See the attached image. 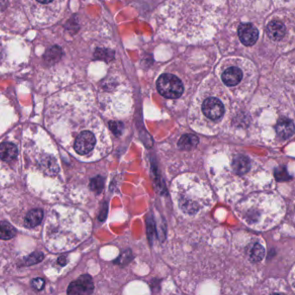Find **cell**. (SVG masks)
I'll list each match as a JSON object with an SVG mask.
<instances>
[{"label": "cell", "mask_w": 295, "mask_h": 295, "mask_svg": "<svg viewBox=\"0 0 295 295\" xmlns=\"http://www.w3.org/2000/svg\"><path fill=\"white\" fill-rule=\"evenodd\" d=\"M157 88L161 95L169 99H177L184 93V85L177 77L164 74L157 81Z\"/></svg>", "instance_id": "obj_1"}, {"label": "cell", "mask_w": 295, "mask_h": 295, "mask_svg": "<svg viewBox=\"0 0 295 295\" xmlns=\"http://www.w3.org/2000/svg\"><path fill=\"white\" fill-rule=\"evenodd\" d=\"M201 111L207 120L211 122H217L225 114V106L221 99L215 96H210L203 101Z\"/></svg>", "instance_id": "obj_2"}, {"label": "cell", "mask_w": 295, "mask_h": 295, "mask_svg": "<svg viewBox=\"0 0 295 295\" xmlns=\"http://www.w3.org/2000/svg\"><path fill=\"white\" fill-rule=\"evenodd\" d=\"M94 290V282L90 275L84 274L69 285L67 293L69 295H91Z\"/></svg>", "instance_id": "obj_3"}, {"label": "cell", "mask_w": 295, "mask_h": 295, "mask_svg": "<svg viewBox=\"0 0 295 295\" xmlns=\"http://www.w3.org/2000/svg\"><path fill=\"white\" fill-rule=\"evenodd\" d=\"M95 144H96V138L94 133L89 131H84L77 136L74 148L78 154L86 155L93 151Z\"/></svg>", "instance_id": "obj_4"}, {"label": "cell", "mask_w": 295, "mask_h": 295, "mask_svg": "<svg viewBox=\"0 0 295 295\" xmlns=\"http://www.w3.org/2000/svg\"><path fill=\"white\" fill-rule=\"evenodd\" d=\"M253 161L244 154H236L230 162V168L236 176H244L250 172L253 167Z\"/></svg>", "instance_id": "obj_5"}, {"label": "cell", "mask_w": 295, "mask_h": 295, "mask_svg": "<svg viewBox=\"0 0 295 295\" xmlns=\"http://www.w3.org/2000/svg\"><path fill=\"white\" fill-rule=\"evenodd\" d=\"M238 35L241 42L244 45L252 46L259 38V32L251 24H242L238 28Z\"/></svg>", "instance_id": "obj_6"}, {"label": "cell", "mask_w": 295, "mask_h": 295, "mask_svg": "<svg viewBox=\"0 0 295 295\" xmlns=\"http://www.w3.org/2000/svg\"><path fill=\"white\" fill-rule=\"evenodd\" d=\"M222 81L228 87H236L243 78V70L239 67H228L222 74Z\"/></svg>", "instance_id": "obj_7"}, {"label": "cell", "mask_w": 295, "mask_h": 295, "mask_svg": "<svg viewBox=\"0 0 295 295\" xmlns=\"http://www.w3.org/2000/svg\"><path fill=\"white\" fill-rule=\"evenodd\" d=\"M267 32L269 39L275 42H280L284 39L287 33V29L282 22L274 20L271 21L267 25Z\"/></svg>", "instance_id": "obj_8"}, {"label": "cell", "mask_w": 295, "mask_h": 295, "mask_svg": "<svg viewBox=\"0 0 295 295\" xmlns=\"http://www.w3.org/2000/svg\"><path fill=\"white\" fill-rule=\"evenodd\" d=\"M275 130L278 135L282 139H289L295 132L294 122L289 119H283L281 122H278Z\"/></svg>", "instance_id": "obj_9"}, {"label": "cell", "mask_w": 295, "mask_h": 295, "mask_svg": "<svg viewBox=\"0 0 295 295\" xmlns=\"http://www.w3.org/2000/svg\"><path fill=\"white\" fill-rule=\"evenodd\" d=\"M18 148L11 142L0 144V159L4 161H11L17 158Z\"/></svg>", "instance_id": "obj_10"}, {"label": "cell", "mask_w": 295, "mask_h": 295, "mask_svg": "<svg viewBox=\"0 0 295 295\" xmlns=\"http://www.w3.org/2000/svg\"><path fill=\"white\" fill-rule=\"evenodd\" d=\"M43 211L41 209H35L29 211L25 217V224L28 228H34L39 225L42 221Z\"/></svg>", "instance_id": "obj_11"}, {"label": "cell", "mask_w": 295, "mask_h": 295, "mask_svg": "<svg viewBox=\"0 0 295 295\" xmlns=\"http://www.w3.org/2000/svg\"><path fill=\"white\" fill-rule=\"evenodd\" d=\"M63 54V50L60 47L53 46L52 48H50L44 55V61L49 64H54L62 58Z\"/></svg>", "instance_id": "obj_12"}, {"label": "cell", "mask_w": 295, "mask_h": 295, "mask_svg": "<svg viewBox=\"0 0 295 295\" xmlns=\"http://www.w3.org/2000/svg\"><path fill=\"white\" fill-rule=\"evenodd\" d=\"M16 235V229L10 222H0V239L10 240Z\"/></svg>", "instance_id": "obj_13"}, {"label": "cell", "mask_w": 295, "mask_h": 295, "mask_svg": "<svg viewBox=\"0 0 295 295\" xmlns=\"http://www.w3.org/2000/svg\"><path fill=\"white\" fill-rule=\"evenodd\" d=\"M198 144V138L192 134H185L182 136L178 141L179 148L183 150H190Z\"/></svg>", "instance_id": "obj_14"}, {"label": "cell", "mask_w": 295, "mask_h": 295, "mask_svg": "<svg viewBox=\"0 0 295 295\" xmlns=\"http://www.w3.org/2000/svg\"><path fill=\"white\" fill-rule=\"evenodd\" d=\"M42 170H45L47 173L50 174V175L57 173L59 170V167H58L56 160L50 156L47 157L42 160Z\"/></svg>", "instance_id": "obj_15"}, {"label": "cell", "mask_w": 295, "mask_h": 295, "mask_svg": "<svg viewBox=\"0 0 295 295\" xmlns=\"http://www.w3.org/2000/svg\"><path fill=\"white\" fill-rule=\"evenodd\" d=\"M265 256V249L260 243H255L250 251V258L253 262H260Z\"/></svg>", "instance_id": "obj_16"}, {"label": "cell", "mask_w": 295, "mask_h": 295, "mask_svg": "<svg viewBox=\"0 0 295 295\" xmlns=\"http://www.w3.org/2000/svg\"><path fill=\"white\" fill-rule=\"evenodd\" d=\"M89 186H90L92 191L99 194V193H101V191L103 190V187H104V180H103L102 177L98 176V177L91 179Z\"/></svg>", "instance_id": "obj_17"}, {"label": "cell", "mask_w": 295, "mask_h": 295, "mask_svg": "<svg viewBox=\"0 0 295 295\" xmlns=\"http://www.w3.org/2000/svg\"><path fill=\"white\" fill-rule=\"evenodd\" d=\"M44 258L43 253L41 252H33L32 254H30L26 259H25V264L27 266H32V265H35V264L41 262Z\"/></svg>", "instance_id": "obj_18"}, {"label": "cell", "mask_w": 295, "mask_h": 295, "mask_svg": "<svg viewBox=\"0 0 295 295\" xmlns=\"http://www.w3.org/2000/svg\"><path fill=\"white\" fill-rule=\"evenodd\" d=\"M32 288L38 291H41L45 286V281L42 278H36L32 281Z\"/></svg>", "instance_id": "obj_19"}, {"label": "cell", "mask_w": 295, "mask_h": 295, "mask_svg": "<svg viewBox=\"0 0 295 295\" xmlns=\"http://www.w3.org/2000/svg\"><path fill=\"white\" fill-rule=\"evenodd\" d=\"M110 128L112 129V131L118 134L119 132L122 131V124L119 123V122H111L110 123Z\"/></svg>", "instance_id": "obj_20"}, {"label": "cell", "mask_w": 295, "mask_h": 295, "mask_svg": "<svg viewBox=\"0 0 295 295\" xmlns=\"http://www.w3.org/2000/svg\"><path fill=\"white\" fill-rule=\"evenodd\" d=\"M58 264H60L61 266H65L67 264L66 257H59V258H58Z\"/></svg>", "instance_id": "obj_21"}, {"label": "cell", "mask_w": 295, "mask_h": 295, "mask_svg": "<svg viewBox=\"0 0 295 295\" xmlns=\"http://www.w3.org/2000/svg\"><path fill=\"white\" fill-rule=\"evenodd\" d=\"M283 295V294H279V293H276V294H272V295Z\"/></svg>", "instance_id": "obj_22"}]
</instances>
